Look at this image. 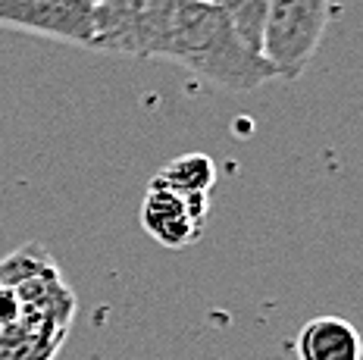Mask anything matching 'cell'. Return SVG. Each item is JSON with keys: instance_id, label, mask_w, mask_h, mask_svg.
<instances>
[{"instance_id": "cell-7", "label": "cell", "mask_w": 363, "mask_h": 360, "mask_svg": "<svg viewBox=\"0 0 363 360\" xmlns=\"http://www.w3.org/2000/svg\"><path fill=\"white\" fill-rule=\"evenodd\" d=\"M157 182L182 194H207L216 185V163L207 154H182L157 172Z\"/></svg>"}, {"instance_id": "cell-6", "label": "cell", "mask_w": 363, "mask_h": 360, "mask_svg": "<svg viewBox=\"0 0 363 360\" xmlns=\"http://www.w3.org/2000/svg\"><path fill=\"white\" fill-rule=\"evenodd\" d=\"M298 360H360L363 342L360 332L342 317L310 320L294 339Z\"/></svg>"}, {"instance_id": "cell-1", "label": "cell", "mask_w": 363, "mask_h": 360, "mask_svg": "<svg viewBox=\"0 0 363 360\" xmlns=\"http://www.w3.org/2000/svg\"><path fill=\"white\" fill-rule=\"evenodd\" d=\"M163 60L185 66L210 85L247 94L279 79L267 57L238 38L229 16L213 0H179Z\"/></svg>"}, {"instance_id": "cell-9", "label": "cell", "mask_w": 363, "mask_h": 360, "mask_svg": "<svg viewBox=\"0 0 363 360\" xmlns=\"http://www.w3.org/2000/svg\"><path fill=\"white\" fill-rule=\"evenodd\" d=\"M91 4H101V0H91Z\"/></svg>"}, {"instance_id": "cell-4", "label": "cell", "mask_w": 363, "mask_h": 360, "mask_svg": "<svg viewBox=\"0 0 363 360\" xmlns=\"http://www.w3.org/2000/svg\"><path fill=\"white\" fill-rule=\"evenodd\" d=\"M0 26L94 50L91 0H0Z\"/></svg>"}, {"instance_id": "cell-2", "label": "cell", "mask_w": 363, "mask_h": 360, "mask_svg": "<svg viewBox=\"0 0 363 360\" xmlns=\"http://www.w3.org/2000/svg\"><path fill=\"white\" fill-rule=\"evenodd\" d=\"M179 0H101L94 4V50L163 60Z\"/></svg>"}, {"instance_id": "cell-3", "label": "cell", "mask_w": 363, "mask_h": 360, "mask_svg": "<svg viewBox=\"0 0 363 360\" xmlns=\"http://www.w3.org/2000/svg\"><path fill=\"white\" fill-rule=\"evenodd\" d=\"M332 16L329 0H269L263 57L279 79H298L310 66Z\"/></svg>"}, {"instance_id": "cell-8", "label": "cell", "mask_w": 363, "mask_h": 360, "mask_svg": "<svg viewBox=\"0 0 363 360\" xmlns=\"http://www.w3.org/2000/svg\"><path fill=\"white\" fill-rule=\"evenodd\" d=\"M213 4L229 16L238 38L251 50L263 54V26H267L269 0H213Z\"/></svg>"}, {"instance_id": "cell-5", "label": "cell", "mask_w": 363, "mask_h": 360, "mask_svg": "<svg viewBox=\"0 0 363 360\" xmlns=\"http://www.w3.org/2000/svg\"><path fill=\"white\" fill-rule=\"evenodd\" d=\"M210 213V198L207 194H182L160 185L150 179L145 201H141L138 220L141 229L163 247H188L203 235Z\"/></svg>"}]
</instances>
